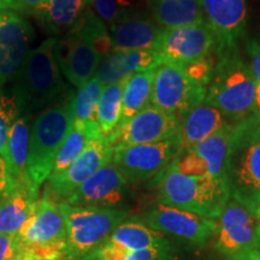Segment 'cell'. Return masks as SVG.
<instances>
[{
    "instance_id": "1",
    "label": "cell",
    "mask_w": 260,
    "mask_h": 260,
    "mask_svg": "<svg viewBox=\"0 0 260 260\" xmlns=\"http://www.w3.org/2000/svg\"><path fill=\"white\" fill-rule=\"evenodd\" d=\"M57 41L56 38H48L40 46L29 50L16 73L12 96L19 116L30 117L46 110L65 94L67 87L54 53Z\"/></svg>"
},
{
    "instance_id": "2",
    "label": "cell",
    "mask_w": 260,
    "mask_h": 260,
    "mask_svg": "<svg viewBox=\"0 0 260 260\" xmlns=\"http://www.w3.org/2000/svg\"><path fill=\"white\" fill-rule=\"evenodd\" d=\"M230 197L253 213L260 204V112L236 123L224 175Z\"/></svg>"
},
{
    "instance_id": "3",
    "label": "cell",
    "mask_w": 260,
    "mask_h": 260,
    "mask_svg": "<svg viewBox=\"0 0 260 260\" xmlns=\"http://www.w3.org/2000/svg\"><path fill=\"white\" fill-rule=\"evenodd\" d=\"M205 102L220 110L232 123H239L258 111L255 105L256 81L237 48L216 53Z\"/></svg>"
},
{
    "instance_id": "4",
    "label": "cell",
    "mask_w": 260,
    "mask_h": 260,
    "mask_svg": "<svg viewBox=\"0 0 260 260\" xmlns=\"http://www.w3.org/2000/svg\"><path fill=\"white\" fill-rule=\"evenodd\" d=\"M229 198L225 181L187 176L172 164L158 175V203L165 206L217 219Z\"/></svg>"
},
{
    "instance_id": "5",
    "label": "cell",
    "mask_w": 260,
    "mask_h": 260,
    "mask_svg": "<svg viewBox=\"0 0 260 260\" xmlns=\"http://www.w3.org/2000/svg\"><path fill=\"white\" fill-rule=\"evenodd\" d=\"M67 220V243L63 260H81L98 248L124 222L128 212L117 207L73 206L60 203Z\"/></svg>"
},
{
    "instance_id": "6",
    "label": "cell",
    "mask_w": 260,
    "mask_h": 260,
    "mask_svg": "<svg viewBox=\"0 0 260 260\" xmlns=\"http://www.w3.org/2000/svg\"><path fill=\"white\" fill-rule=\"evenodd\" d=\"M25 254L35 260H63L67 243V220L60 203L47 191L18 233Z\"/></svg>"
},
{
    "instance_id": "7",
    "label": "cell",
    "mask_w": 260,
    "mask_h": 260,
    "mask_svg": "<svg viewBox=\"0 0 260 260\" xmlns=\"http://www.w3.org/2000/svg\"><path fill=\"white\" fill-rule=\"evenodd\" d=\"M70 126L68 105L48 107L32 123L29 138L28 174L32 186L38 190L50 178L54 159Z\"/></svg>"
},
{
    "instance_id": "8",
    "label": "cell",
    "mask_w": 260,
    "mask_h": 260,
    "mask_svg": "<svg viewBox=\"0 0 260 260\" xmlns=\"http://www.w3.org/2000/svg\"><path fill=\"white\" fill-rule=\"evenodd\" d=\"M95 31V21L90 16L83 15L76 27L65 35L63 40L57 41L54 48L61 74L77 88L93 79L104 59L93 46Z\"/></svg>"
},
{
    "instance_id": "9",
    "label": "cell",
    "mask_w": 260,
    "mask_h": 260,
    "mask_svg": "<svg viewBox=\"0 0 260 260\" xmlns=\"http://www.w3.org/2000/svg\"><path fill=\"white\" fill-rule=\"evenodd\" d=\"M207 88L188 76L180 65L162 61L155 68L152 105L176 116L180 121L206 98Z\"/></svg>"
},
{
    "instance_id": "10",
    "label": "cell",
    "mask_w": 260,
    "mask_h": 260,
    "mask_svg": "<svg viewBox=\"0 0 260 260\" xmlns=\"http://www.w3.org/2000/svg\"><path fill=\"white\" fill-rule=\"evenodd\" d=\"M181 151L180 136L155 142L113 149L112 161L128 182H141L158 176Z\"/></svg>"
},
{
    "instance_id": "11",
    "label": "cell",
    "mask_w": 260,
    "mask_h": 260,
    "mask_svg": "<svg viewBox=\"0 0 260 260\" xmlns=\"http://www.w3.org/2000/svg\"><path fill=\"white\" fill-rule=\"evenodd\" d=\"M153 50L162 61L186 67L211 56L216 39L206 22L176 28H162Z\"/></svg>"
},
{
    "instance_id": "12",
    "label": "cell",
    "mask_w": 260,
    "mask_h": 260,
    "mask_svg": "<svg viewBox=\"0 0 260 260\" xmlns=\"http://www.w3.org/2000/svg\"><path fill=\"white\" fill-rule=\"evenodd\" d=\"M216 248L228 256L258 249L260 218L245 205L230 197L216 219Z\"/></svg>"
},
{
    "instance_id": "13",
    "label": "cell",
    "mask_w": 260,
    "mask_h": 260,
    "mask_svg": "<svg viewBox=\"0 0 260 260\" xmlns=\"http://www.w3.org/2000/svg\"><path fill=\"white\" fill-rule=\"evenodd\" d=\"M180 128L181 121L176 116L151 104L107 138V141L113 149L155 144L178 135Z\"/></svg>"
},
{
    "instance_id": "14",
    "label": "cell",
    "mask_w": 260,
    "mask_h": 260,
    "mask_svg": "<svg viewBox=\"0 0 260 260\" xmlns=\"http://www.w3.org/2000/svg\"><path fill=\"white\" fill-rule=\"evenodd\" d=\"M113 148L105 136L90 140L80 157L60 174L50 176L46 190L54 200L64 203L80 186L89 180L104 165L112 160Z\"/></svg>"
},
{
    "instance_id": "15",
    "label": "cell",
    "mask_w": 260,
    "mask_h": 260,
    "mask_svg": "<svg viewBox=\"0 0 260 260\" xmlns=\"http://www.w3.org/2000/svg\"><path fill=\"white\" fill-rule=\"evenodd\" d=\"M144 224L165 235H172L191 243L204 246L216 237V219L205 218L188 211L158 204L144 217Z\"/></svg>"
},
{
    "instance_id": "16",
    "label": "cell",
    "mask_w": 260,
    "mask_h": 260,
    "mask_svg": "<svg viewBox=\"0 0 260 260\" xmlns=\"http://www.w3.org/2000/svg\"><path fill=\"white\" fill-rule=\"evenodd\" d=\"M32 40L34 29L23 16L0 12V90L15 77Z\"/></svg>"
},
{
    "instance_id": "17",
    "label": "cell",
    "mask_w": 260,
    "mask_h": 260,
    "mask_svg": "<svg viewBox=\"0 0 260 260\" xmlns=\"http://www.w3.org/2000/svg\"><path fill=\"white\" fill-rule=\"evenodd\" d=\"M201 8L216 39V53L236 48L246 31V0H201Z\"/></svg>"
},
{
    "instance_id": "18",
    "label": "cell",
    "mask_w": 260,
    "mask_h": 260,
    "mask_svg": "<svg viewBox=\"0 0 260 260\" xmlns=\"http://www.w3.org/2000/svg\"><path fill=\"white\" fill-rule=\"evenodd\" d=\"M126 186L128 181L111 160L77 188L64 203L73 206L117 209L124 200Z\"/></svg>"
},
{
    "instance_id": "19",
    "label": "cell",
    "mask_w": 260,
    "mask_h": 260,
    "mask_svg": "<svg viewBox=\"0 0 260 260\" xmlns=\"http://www.w3.org/2000/svg\"><path fill=\"white\" fill-rule=\"evenodd\" d=\"M161 27L144 14L130 11L109 27L113 51L153 50Z\"/></svg>"
},
{
    "instance_id": "20",
    "label": "cell",
    "mask_w": 260,
    "mask_h": 260,
    "mask_svg": "<svg viewBox=\"0 0 260 260\" xmlns=\"http://www.w3.org/2000/svg\"><path fill=\"white\" fill-rule=\"evenodd\" d=\"M161 63L155 50L113 51L102 60L94 77L103 86H107L133 74L155 69Z\"/></svg>"
},
{
    "instance_id": "21",
    "label": "cell",
    "mask_w": 260,
    "mask_h": 260,
    "mask_svg": "<svg viewBox=\"0 0 260 260\" xmlns=\"http://www.w3.org/2000/svg\"><path fill=\"white\" fill-rule=\"evenodd\" d=\"M228 123L232 122L220 110L204 100L181 121V128L178 133L181 151L204 141Z\"/></svg>"
},
{
    "instance_id": "22",
    "label": "cell",
    "mask_w": 260,
    "mask_h": 260,
    "mask_svg": "<svg viewBox=\"0 0 260 260\" xmlns=\"http://www.w3.org/2000/svg\"><path fill=\"white\" fill-rule=\"evenodd\" d=\"M29 138H30L29 117L19 116L10 129L6 154L4 157L16 187L35 188L28 174Z\"/></svg>"
},
{
    "instance_id": "23",
    "label": "cell",
    "mask_w": 260,
    "mask_h": 260,
    "mask_svg": "<svg viewBox=\"0 0 260 260\" xmlns=\"http://www.w3.org/2000/svg\"><path fill=\"white\" fill-rule=\"evenodd\" d=\"M39 201V190L32 187H16L0 201V234L15 235L34 212Z\"/></svg>"
},
{
    "instance_id": "24",
    "label": "cell",
    "mask_w": 260,
    "mask_h": 260,
    "mask_svg": "<svg viewBox=\"0 0 260 260\" xmlns=\"http://www.w3.org/2000/svg\"><path fill=\"white\" fill-rule=\"evenodd\" d=\"M236 123H228L214 134L189 149L200 159L207 170V176L214 180H224L226 158ZM187 149V148H186Z\"/></svg>"
},
{
    "instance_id": "25",
    "label": "cell",
    "mask_w": 260,
    "mask_h": 260,
    "mask_svg": "<svg viewBox=\"0 0 260 260\" xmlns=\"http://www.w3.org/2000/svg\"><path fill=\"white\" fill-rule=\"evenodd\" d=\"M151 17L161 28H176L205 22L201 0H151Z\"/></svg>"
},
{
    "instance_id": "26",
    "label": "cell",
    "mask_w": 260,
    "mask_h": 260,
    "mask_svg": "<svg viewBox=\"0 0 260 260\" xmlns=\"http://www.w3.org/2000/svg\"><path fill=\"white\" fill-rule=\"evenodd\" d=\"M106 242L128 251H149L171 247L165 234L141 222H123L107 237Z\"/></svg>"
},
{
    "instance_id": "27",
    "label": "cell",
    "mask_w": 260,
    "mask_h": 260,
    "mask_svg": "<svg viewBox=\"0 0 260 260\" xmlns=\"http://www.w3.org/2000/svg\"><path fill=\"white\" fill-rule=\"evenodd\" d=\"M88 6L86 0H45L34 14L53 34L68 35Z\"/></svg>"
},
{
    "instance_id": "28",
    "label": "cell",
    "mask_w": 260,
    "mask_h": 260,
    "mask_svg": "<svg viewBox=\"0 0 260 260\" xmlns=\"http://www.w3.org/2000/svg\"><path fill=\"white\" fill-rule=\"evenodd\" d=\"M155 69L141 71L128 76L122 98V115L116 132L133 117L151 105Z\"/></svg>"
},
{
    "instance_id": "29",
    "label": "cell",
    "mask_w": 260,
    "mask_h": 260,
    "mask_svg": "<svg viewBox=\"0 0 260 260\" xmlns=\"http://www.w3.org/2000/svg\"><path fill=\"white\" fill-rule=\"evenodd\" d=\"M104 86L95 77L90 79L79 89L68 104V113L71 122H79L95 132L98 126V103Z\"/></svg>"
},
{
    "instance_id": "30",
    "label": "cell",
    "mask_w": 260,
    "mask_h": 260,
    "mask_svg": "<svg viewBox=\"0 0 260 260\" xmlns=\"http://www.w3.org/2000/svg\"><path fill=\"white\" fill-rule=\"evenodd\" d=\"M126 79L104 86L98 103V126L100 134L110 138L116 132L122 115V98Z\"/></svg>"
},
{
    "instance_id": "31",
    "label": "cell",
    "mask_w": 260,
    "mask_h": 260,
    "mask_svg": "<svg viewBox=\"0 0 260 260\" xmlns=\"http://www.w3.org/2000/svg\"><path fill=\"white\" fill-rule=\"evenodd\" d=\"M102 134L99 132L92 130L82 123L71 122L69 133H68L63 145L60 146L56 159H54L51 176H54V175L67 170L80 157V154L82 153L90 140Z\"/></svg>"
},
{
    "instance_id": "32",
    "label": "cell",
    "mask_w": 260,
    "mask_h": 260,
    "mask_svg": "<svg viewBox=\"0 0 260 260\" xmlns=\"http://www.w3.org/2000/svg\"><path fill=\"white\" fill-rule=\"evenodd\" d=\"M171 247L149 251H128L104 242L81 260H172Z\"/></svg>"
},
{
    "instance_id": "33",
    "label": "cell",
    "mask_w": 260,
    "mask_h": 260,
    "mask_svg": "<svg viewBox=\"0 0 260 260\" xmlns=\"http://www.w3.org/2000/svg\"><path fill=\"white\" fill-rule=\"evenodd\" d=\"M94 14L109 28L123 15L133 11V0H92Z\"/></svg>"
},
{
    "instance_id": "34",
    "label": "cell",
    "mask_w": 260,
    "mask_h": 260,
    "mask_svg": "<svg viewBox=\"0 0 260 260\" xmlns=\"http://www.w3.org/2000/svg\"><path fill=\"white\" fill-rule=\"evenodd\" d=\"M18 117V107L14 96L0 95V157H5L10 129Z\"/></svg>"
},
{
    "instance_id": "35",
    "label": "cell",
    "mask_w": 260,
    "mask_h": 260,
    "mask_svg": "<svg viewBox=\"0 0 260 260\" xmlns=\"http://www.w3.org/2000/svg\"><path fill=\"white\" fill-rule=\"evenodd\" d=\"M214 64H216V61H214L213 56L211 54L209 57H205L203 59L197 60L194 63H190L182 68H183L190 79H193L200 86L207 88L211 79H212Z\"/></svg>"
},
{
    "instance_id": "36",
    "label": "cell",
    "mask_w": 260,
    "mask_h": 260,
    "mask_svg": "<svg viewBox=\"0 0 260 260\" xmlns=\"http://www.w3.org/2000/svg\"><path fill=\"white\" fill-rule=\"evenodd\" d=\"M25 254L18 234H0V260H17Z\"/></svg>"
},
{
    "instance_id": "37",
    "label": "cell",
    "mask_w": 260,
    "mask_h": 260,
    "mask_svg": "<svg viewBox=\"0 0 260 260\" xmlns=\"http://www.w3.org/2000/svg\"><path fill=\"white\" fill-rule=\"evenodd\" d=\"M16 189V184L6 165L5 159L0 157V201Z\"/></svg>"
},
{
    "instance_id": "38",
    "label": "cell",
    "mask_w": 260,
    "mask_h": 260,
    "mask_svg": "<svg viewBox=\"0 0 260 260\" xmlns=\"http://www.w3.org/2000/svg\"><path fill=\"white\" fill-rule=\"evenodd\" d=\"M247 48H248V53L252 58V64H251L252 74L256 81V84H260V42L259 41L249 42Z\"/></svg>"
},
{
    "instance_id": "39",
    "label": "cell",
    "mask_w": 260,
    "mask_h": 260,
    "mask_svg": "<svg viewBox=\"0 0 260 260\" xmlns=\"http://www.w3.org/2000/svg\"><path fill=\"white\" fill-rule=\"evenodd\" d=\"M10 2H11L16 12H35L42 4H44L45 0H10Z\"/></svg>"
},
{
    "instance_id": "40",
    "label": "cell",
    "mask_w": 260,
    "mask_h": 260,
    "mask_svg": "<svg viewBox=\"0 0 260 260\" xmlns=\"http://www.w3.org/2000/svg\"><path fill=\"white\" fill-rule=\"evenodd\" d=\"M228 260H260L259 249H249V251L230 255Z\"/></svg>"
},
{
    "instance_id": "41",
    "label": "cell",
    "mask_w": 260,
    "mask_h": 260,
    "mask_svg": "<svg viewBox=\"0 0 260 260\" xmlns=\"http://www.w3.org/2000/svg\"><path fill=\"white\" fill-rule=\"evenodd\" d=\"M4 11H15L10 0H0V12Z\"/></svg>"
},
{
    "instance_id": "42",
    "label": "cell",
    "mask_w": 260,
    "mask_h": 260,
    "mask_svg": "<svg viewBox=\"0 0 260 260\" xmlns=\"http://www.w3.org/2000/svg\"><path fill=\"white\" fill-rule=\"evenodd\" d=\"M255 105L256 110L260 112V84H256V93H255Z\"/></svg>"
},
{
    "instance_id": "43",
    "label": "cell",
    "mask_w": 260,
    "mask_h": 260,
    "mask_svg": "<svg viewBox=\"0 0 260 260\" xmlns=\"http://www.w3.org/2000/svg\"><path fill=\"white\" fill-rule=\"evenodd\" d=\"M254 214L256 217H258V218H260V204H259V206L256 207V210H255V212H254Z\"/></svg>"
},
{
    "instance_id": "44",
    "label": "cell",
    "mask_w": 260,
    "mask_h": 260,
    "mask_svg": "<svg viewBox=\"0 0 260 260\" xmlns=\"http://www.w3.org/2000/svg\"><path fill=\"white\" fill-rule=\"evenodd\" d=\"M17 260H35V259L30 258V256H22V258H19V259H17Z\"/></svg>"
},
{
    "instance_id": "45",
    "label": "cell",
    "mask_w": 260,
    "mask_h": 260,
    "mask_svg": "<svg viewBox=\"0 0 260 260\" xmlns=\"http://www.w3.org/2000/svg\"><path fill=\"white\" fill-rule=\"evenodd\" d=\"M258 249L260 251V225H259V239H258Z\"/></svg>"
},
{
    "instance_id": "46",
    "label": "cell",
    "mask_w": 260,
    "mask_h": 260,
    "mask_svg": "<svg viewBox=\"0 0 260 260\" xmlns=\"http://www.w3.org/2000/svg\"><path fill=\"white\" fill-rule=\"evenodd\" d=\"M86 2H87V4L90 6V3H92V0H86Z\"/></svg>"
}]
</instances>
